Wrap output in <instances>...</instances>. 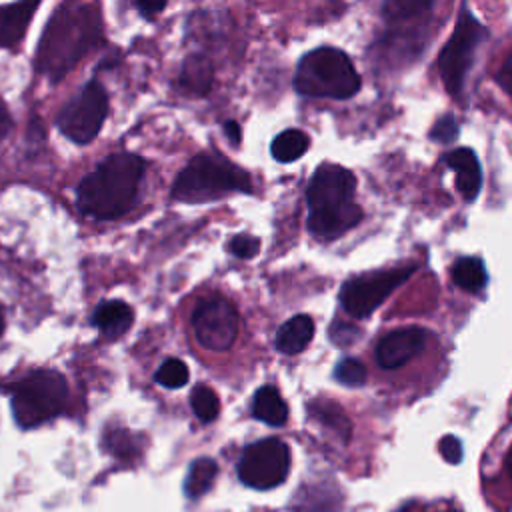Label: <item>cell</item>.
Wrapping results in <instances>:
<instances>
[{
	"label": "cell",
	"mask_w": 512,
	"mask_h": 512,
	"mask_svg": "<svg viewBox=\"0 0 512 512\" xmlns=\"http://www.w3.org/2000/svg\"><path fill=\"white\" fill-rule=\"evenodd\" d=\"M102 40V18L96 4L66 2L44 28L36 70L58 82Z\"/></svg>",
	"instance_id": "cell-1"
},
{
	"label": "cell",
	"mask_w": 512,
	"mask_h": 512,
	"mask_svg": "<svg viewBox=\"0 0 512 512\" xmlns=\"http://www.w3.org/2000/svg\"><path fill=\"white\" fill-rule=\"evenodd\" d=\"M144 174V160L130 152L108 156L80 184L76 202L80 212L98 220L122 216L134 202Z\"/></svg>",
	"instance_id": "cell-2"
},
{
	"label": "cell",
	"mask_w": 512,
	"mask_h": 512,
	"mask_svg": "<svg viewBox=\"0 0 512 512\" xmlns=\"http://www.w3.org/2000/svg\"><path fill=\"white\" fill-rule=\"evenodd\" d=\"M356 178L338 164H322L308 184V230L320 238H338L362 220V208L352 200Z\"/></svg>",
	"instance_id": "cell-3"
},
{
	"label": "cell",
	"mask_w": 512,
	"mask_h": 512,
	"mask_svg": "<svg viewBox=\"0 0 512 512\" xmlns=\"http://www.w3.org/2000/svg\"><path fill=\"white\" fill-rule=\"evenodd\" d=\"M250 176L230 160L214 152L194 156L178 174L172 186V198L180 202H210L230 192H250Z\"/></svg>",
	"instance_id": "cell-4"
},
{
	"label": "cell",
	"mask_w": 512,
	"mask_h": 512,
	"mask_svg": "<svg viewBox=\"0 0 512 512\" xmlns=\"http://www.w3.org/2000/svg\"><path fill=\"white\" fill-rule=\"evenodd\" d=\"M294 88L310 98L346 100L360 90V76L342 50L320 46L300 58Z\"/></svg>",
	"instance_id": "cell-5"
},
{
	"label": "cell",
	"mask_w": 512,
	"mask_h": 512,
	"mask_svg": "<svg viewBox=\"0 0 512 512\" xmlns=\"http://www.w3.org/2000/svg\"><path fill=\"white\" fill-rule=\"evenodd\" d=\"M68 386L56 370H34L12 390V414L18 426L34 428L58 416L66 404Z\"/></svg>",
	"instance_id": "cell-6"
},
{
	"label": "cell",
	"mask_w": 512,
	"mask_h": 512,
	"mask_svg": "<svg viewBox=\"0 0 512 512\" xmlns=\"http://www.w3.org/2000/svg\"><path fill=\"white\" fill-rule=\"evenodd\" d=\"M486 36L488 30L482 26V22L468 8H462L454 32L438 56V70L442 82L454 100L462 98L474 54Z\"/></svg>",
	"instance_id": "cell-7"
},
{
	"label": "cell",
	"mask_w": 512,
	"mask_h": 512,
	"mask_svg": "<svg viewBox=\"0 0 512 512\" xmlns=\"http://www.w3.org/2000/svg\"><path fill=\"white\" fill-rule=\"evenodd\" d=\"M414 270L416 266H402L346 280L338 296L342 310L352 318L370 316L402 282L412 276Z\"/></svg>",
	"instance_id": "cell-8"
},
{
	"label": "cell",
	"mask_w": 512,
	"mask_h": 512,
	"mask_svg": "<svg viewBox=\"0 0 512 512\" xmlns=\"http://www.w3.org/2000/svg\"><path fill=\"white\" fill-rule=\"evenodd\" d=\"M290 470V450L278 438H264L250 444L238 462L240 480L256 490H270L282 484Z\"/></svg>",
	"instance_id": "cell-9"
},
{
	"label": "cell",
	"mask_w": 512,
	"mask_h": 512,
	"mask_svg": "<svg viewBox=\"0 0 512 512\" xmlns=\"http://www.w3.org/2000/svg\"><path fill=\"white\" fill-rule=\"evenodd\" d=\"M108 112V94L100 82L90 80L58 114V128L76 144H88Z\"/></svg>",
	"instance_id": "cell-10"
},
{
	"label": "cell",
	"mask_w": 512,
	"mask_h": 512,
	"mask_svg": "<svg viewBox=\"0 0 512 512\" xmlns=\"http://www.w3.org/2000/svg\"><path fill=\"white\" fill-rule=\"evenodd\" d=\"M240 318L234 304L222 296L202 300L192 312V330L200 346L212 352L228 350L238 336Z\"/></svg>",
	"instance_id": "cell-11"
},
{
	"label": "cell",
	"mask_w": 512,
	"mask_h": 512,
	"mask_svg": "<svg viewBox=\"0 0 512 512\" xmlns=\"http://www.w3.org/2000/svg\"><path fill=\"white\" fill-rule=\"evenodd\" d=\"M426 340H428V332L418 326L392 330L378 342L376 362L386 370L400 368L422 352V348L426 346Z\"/></svg>",
	"instance_id": "cell-12"
},
{
	"label": "cell",
	"mask_w": 512,
	"mask_h": 512,
	"mask_svg": "<svg viewBox=\"0 0 512 512\" xmlns=\"http://www.w3.org/2000/svg\"><path fill=\"white\" fill-rule=\"evenodd\" d=\"M444 162L448 164V168L456 172V188L462 194V198L466 202L476 200L482 186V170L476 154L468 148H456L444 154Z\"/></svg>",
	"instance_id": "cell-13"
},
{
	"label": "cell",
	"mask_w": 512,
	"mask_h": 512,
	"mask_svg": "<svg viewBox=\"0 0 512 512\" xmlns=\"http://www.w3.org/2000/svg\"><path fill=\"white\" fill-rule=\"evenodd\" d=\"M314 336V320L308 314H298L286 320L278 330H276V340L274 346L278 352L286 356H294L302 352Z\"/></svg>",
	"instance_id": "cell-14"
},
{
	"label": "cell",
	"mask_w": 512,
	"mask_h": 512,
	"mask_svg": "<svg viewBox=\"0 0 512 512\" xmlns=\"http://www.w3.org/2000/svg\"><path fill=\"white\" fill-rule=\"evenodd\" d=\"M36 10H38L36 2L0 6V46L8 48L20 42Z\"/></svg>",
	"instance_id": "cell-15"
},
{
	"label": "cell",
	"mask_w": 512,
	"mask_h": 512,
	"mask_svg": "<svg viewBox=\"0 0 512 512\" xmlns=\"http://www.w3.org/2000/svg\"><path fill=\"white\" fill-rule=\"evenodd\" d=\"M132 318V308L122 300H106L92 314L94 326L108 338H120L132 326Z\"/></svg>",
	"instance_id": "cell-16"
},
{
	"label": "cell",
	"mask_w": 512,
	"mask_h": 512,
	"mask_svg": "<svg viewBox=\"0 0 512 512\" xmlns=\"http://www.w3.org/2000/svg\"><path fill=\"white\" fill-rule=\"evenodd\" d=\"M252 414L268 426H282L288 418V406L274 386H262L252 398Z\"/></svg>",
	"instance_id": "cell-17"
},
{
	"label": "cell",
	"mask_w": 512,
	"mask_h": 512,
	"mask_svg": "<svg viewBox=\"0 0 512 512\" xmlns=\"http://www.w3.org/2000/svg\"><path fill=\"white\" fill-rule=\"evenodd\" d=\"M452 280L456 286H460L466 292H482V288L488 282L486 266L476 256H464L458 258L452 266Z\"/></svg>",
	"instance_id": "cell-18"
},
{
	"label": "cell",
	"mask_w": 512,
	"mask_h": 512,
	"mask_svg": "<svg viewBox=\"0 0 512 512\" xmlns=\"http://www.w3.org/2000/svg\"><path fill=\"white\" fill-rule=\"evenodd\" d=\"M180 84L186 92H192L196 96H202L210 90L212 84V66L204 56H190L186 58L182 72H180Z\"/></svg>",
	"instance_id": "cell-19"
},
{
	"label": "cell",
	"mask_w": 512,
	"mask_h": 512,
	"mask_svg": "<svg viewBox=\"0 0 512 512\" xmlns=\"http://www.w3.org/2000/svg\"><path fill=\"white\" fill-rule=\"evenodd\" d=\"M340 496L328 486H306L294 500V512H336Z\"/></svg>",
	"instance_id": "cell-20"
},
{
	"label": "cell",
	"mask_w": 512,
	"mask_h": 512,
	"mask_svg": "<svg viewBox=\"0 0 512 512\" xmlns=\"http://www.w3.org/2000/svg\"><path fill=\"white\" fill-rule=\"evenodd\" d=\"M218 474V466L212 458H198L190 464L186 480H184V492L188 498H200L210 490Z\"/></svg>",
	"instance_id": "cell-21"
},
{
	"label": "cell",
	"mask_w": 512,
	"mask_h": 512,
	"mask_svg": "<svg viewBox=\"0 0 512 512\" xmlns=\"http://www.w3.org/2000/svg\"><path fill=\"white\" fill-rule=\"evenodd\" d=\"M308 146H310L308 134L298 128H290V130L280 132L272 140L270 152L278 162H294L308 150Z\"/></svg>",
	"instance_id": "cell-22"
},
{
	"label": "cell",
	"mask_w": 512,
	"mask_h": 512,
	"mask_svg": "<svg viewBox=\"0 0 512 512\" xmlns=\"http://www.w3.org/2000/svg\"><path fill=\"white\" fill-rule=\"evenodd\" d=\"M310 412L316 420H320L324 426L334 430L340 438L344 440L350 438V422L338 404L330 400H316L310 404Z\"/></svg>",
	"instance_id": "cell-23"
},
{
	"label": "cell",
	"mask_w": 512,
	"mask_h": 512,
	"mask_svg": "<svg viewBox=\"0 0 512 512\" xmlns=\"http://www.w3.org/2000/svg\"><path fill=\"white\" fill-rule=\"evenodd\" d=\"M190 404H192V410L194 414L202 420V422H212L216 416H218V410H220V402H218V396L214 394L212 388L200 384L192 390L190 394Z\"/></svg>",
	"instance_id": "cell-24"
},
{
	"label": "cell",
	"mask_w": 512,
	"mask_h": 512,
	"mask_svg": "<svg viewBox=\"0 0 512 512\" xmlns=\"http://www.w3.org/2000/svg\"><path fill=\"white\" fill-rule=\"evenodd\" d=\"M188 366L178 358H168L160 364L154 374V380L164 388H180L188 382Z\"/></svg>",
	"instance_id": "cell-25"
},
{
	"label": "cell",
	"mask_w": 512,
	"mask_h": 512,
	"mask_svg": "<svg viewBox=\"0 0 512 512\" xmlns=\"http://www.w3.org/2000/svg\"><path fill=\"white\" fill-rule=\"evenodd\" d=\"M334 378L344 386H362L366 382V368L356 358H342L334 368Z\"/></svg>",
	"instance_id": "cell-26"
},
{
	"label": "cell",
	"mask_w": 512,
	"mask_h": 512,
	"mask_svg": "<svg viewBox=\"0 0 512 512\" xmlns=\"http://www.w3.org/2000/svg\"><path fill=\"white\" fill-rule=\"evenodd\" d=\"M328 336H330V340H332L336 346L344 348V346L354 344V342H356V338L360 336V332H358V328H356L354 324L336 320V322H332V326H330V334H328Z\"/></svg>",
	"instance_id": "cell-27"
},
{
	"label": "cell",
	"mask_w": 512,
	"mask_h": 512,
	"mask_svg": "<svg viewBox=\"0 0 512 512\" xmlns=\"http://www.w3.org/2000/svg\"><path fill=\"white\" fill-rule=\"evenodd\" d=\"M456 136H458V124H456L454 116H450V114L442 116V118L434 124L432 132H430V138L436 140V142H440V144H450V142H454Z\"/></svg>",
	"instance_id": "cell-28"
},
{
	"label": "cell",
	"mask_w": 512,
	"mask_h": 512,
	"mask_svg": "<svg viewBox=\"0 0 512 512\" xmlns=\"http://www.w3.org/2000/svg\"><path fill=\"white\" fill-rule=\"evenodd\" d=\"M230 252L238 258H254L260 250V242L258 238L254 236H248V234H238L230 240Z\"/></svg>",
	"instance_id": "cell-29"
},
{
	"label": "cell",
	"mask_w": 512,
	"mask_h": 512,
	"mask_svg": "<svg viewBox=\"0 0 512 512\" xmlns=\"http://www.w3.org/2000/svg\"><path fill=\"white\" fill-rule=\"evenodd\" d=\"M438 448H440V454L444 456L446 462L458 464L462 460V444H460V440L456 436H444L440 440Z\"/></svg>",
	"instance_id": "cell-30"
},
{
	"label": "cell",
	"mask_w": 512,
	"mask_h": 512,
	"mask_svg": "<svg viewBox=\"0 0 512 512\" xmlns=\"http://www.w3.org/2000/svg\"><path fill=\"white\" fill-rule=\"evenodd\" d=\"M496 82L512 96V52L506 56L500 70L496 72Z\"/></svg>",
	"instance_id": "cell-31"
},
{
	"label": "cell",
	"mask_w": 512,
	"mask_h": 512,
	"mask_svg": "<svg viewBox=\"0 0 512 512\" xmlns=\"http://www.w3.org/2000/svg\"><path fill=\"white\" fill-rule=\"evenodd\" d=\"M10 128H12V118H10V112H8L6 104H4V100L0 98V142L6 138Z\"/></svg>",
	"instance_id": "cell-32"
},
{
	"label": "cell",
	"mask_w": 512,
	"mask_h": 512,
	"mask_svg": "<svg viewBox=\"0 0 512 512\" xmlns=\"http://www.w3.org/2000/svg\"><path fill=\"white\" fill-rule=\"evenodd\" d=\"M134 6L138 8V12L140 14H144V16H154L156 12H160V10H164L166 8V4L164 2H134Z\"/></svg>",
	"instance_id": "cell-33"
},
{
	"label": "cell",
	"mask_w": 512,
	"mask_h": 512,
	"mask_svg": "<svg viewBox=\"0 0 512 512\" xmlns=\"http://www.w3.org/2000/svg\"><path fill=\"white\" fill-rule=\"evenodd\" d=\"M224 132H226V136L230 138L232 144H238V142H240V128H238V124H236L234 120H228V122L224 124Z\"/></svg>",
	"instance_id": "cell-34"
},
{
	"label": "cell",
	"mask_w": 512,
	"mask_h": 512,
	"mask_svg": "<svg viewBox=\"0 0 512 512\" xmlns=\"http://www.w3.org/2000/svg\"><path fill=\"white\" fill-rule=\"evenodd\" d=\"M506 472H508V478L512 482V446L508 448V454H506Z\"/></svg>",
	"instance_id": "cell-35"
},
{
	"label": "cell",
	"mask_w": 512,
	"mask_h": 512,
	"mask_svg": "<svg viewBox=\"0 0 512 512\" xmlns=\"http://www.w3.org/2000/svg\"><path fill=\"white\" fill-rule=\"evenodd\" d=\"M4 330V314H2V308H0V334Z\"/></svg>",
	"instance_id": "cell-36"
},
{
	"label": "cell",
	"mask_w": 512,
	"mask_h": 512,
	"mask_svg": "<svg viewBox=\"0 0 512 512\" xmlns=\"http://www.w3.org/2000/svg\"><path fill=\"white\" fill-rule=\"evenodd\" d=\"M444 512H456V510H444Z\"/></svg>",
	"instance_id": "cell-37"
}]
</instances>
